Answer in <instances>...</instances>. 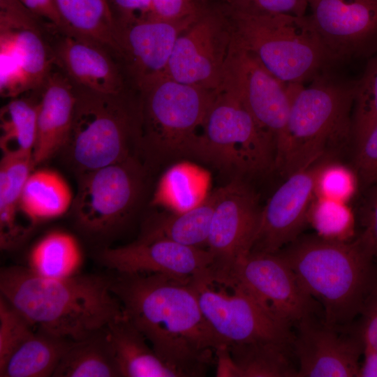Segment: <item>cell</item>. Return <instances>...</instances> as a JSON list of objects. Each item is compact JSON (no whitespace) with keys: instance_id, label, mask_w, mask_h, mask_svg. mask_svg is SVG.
Listing matches in <instances>:
<instances>
[{"instance_id":"obj_9","label":"cell","mask_w":377,"mask_h":377,"mask_svg":"<svg viewBox=\"0 0 377 377\" xmlns=\"http://www.w3.org/2000/svg\"><path fill=\"white\" fill-rule=\"evenodd\" d=\"M55 66L42 22L19 0H0V94L40 89Z\"/></svg>"},{"instance_id":"obj_10","label":"cell","mask_w":377,"mask_h":377,"mask_svg":"<svg viewBox=\"0 0 377 377\" xmlns=\"http://www.w3.org/2000/svg\"><path fill=\"white\" fill-rule=\"evenodd\" d=\"M202 313L226 346L258 342L293 343L291 325L280 319L237 283L191 280Z\"/></svg>"},{"instance_id":"obj_30","label":"cell","mask_w":377,"mask_h":377,"mask_svg":"<svg viewBox=\"0 0 377 377\" xmlns=\"http://www.w3.org/2000/svg\"><path fill=\"white\" fill-rule=\"evenodd\" d=\"M236 377H297L293 343L258 342L227 346Z\"/></svg>"},{"instance_id":"obj_19","label":"cell","mask_w":377,"mask_h":377,"mask_svg":"<svg viewBox=\"0 0 377 377\" xmlns=\"http://www.w3.org/2000/svg\"><path fill=\"white\" fill-rule=\"evenodd\" d=\"M296 325L293 348L297 377H357L364 351L360 331L340 332L341 327L318 323L313 316Z\"/></svg>"},{"instance_id":"obj_11","label":"cell","mask_w":377,"mask_h":377,"mask_svg":"<svg viewBox=\"0 0 377 377\" xmlns=\"http://www.w3.org/2000/svg\"><path fill=\"white\" fill-rule=\"evenodd\" d=\"M143 179V166L135 155L80 174L73 204L77 225L95 236L119 230L136 207Z\"/></svg>"},{"instance_id":"obj_16","label":"cell","mask_w":377,"mask_h":377,"mask_svg":"<svg viewBox=\"0 0 377 377\" xmlns=\"http://www.w3.org/2000/svg\"><path fill=\"white\" fill-rule=\"evenodd\" d=\"M332 64L377 51V0H307Z\"/></svg>"},{"instance_id":"obj_24","label":"cell","mask_w":377,"mask_h":377,"mask_svg":"<svg viewBox=\"0 0 377 377\" xmlns=\"http://www.w3.org/2000/svg\"><path fill=\"white\" fill-rule=\"evenodd\" d=\"M216 198L215 190L199 204L186 211L151 216L145 223L138 239L167 240L206 249Z\"/></svg>"},{"instance_id":"obj_15","label":"cell","mask_w":377,"mask_h":377,"mask_svg":"<svg viewBox=\"0 0 377 377\" xmlns=\"http://www.w3.org/2000/svg\"><path fill=\"white\" fill-rule=\"evenodd\" d=\"M232 283L241 286L291 325L313 316L316 308V300L277 252H250L237 265Z\"/></svg>"},{"instance_id":"obj_17","label":"cell","mask_w":377,"mask_h":377,"mask_svg":"<svg viewBox=\"0 0 377 377\" xmlns=\"http://www.w3.org/2000/svg\"><path fill=\"white\" fill-rule=\"evenodd\" d=\"M200 13L178 21L149 17L115 20V59L123 63V72L127 73L138 90L165 74L178 36Z\"/></svg>"},{"instance_id":"obj_43","label":"cell","mask_w":377,"mask_h":377,"mask_svg":"<svg viewBox=\"0 0 377 377\" xmlns=\"http://www.w3.org/2000/svg\"><path fill=\"white\" fill-rule=\"evenodd\" d=\"M42 22L62 27L54 0H19Z\"/></svg>"},{"instance_id":"obj_32","label":"cell","mask_w":377,"mask_h":377,"mask_svg":"<svg viewBox=\"0 0 377 377\" xmlns=\"http://www.w3.org/2000/svg\"><path fill=\"white\" fill-rule=\"evenodd\" d=\"M38 101L11 98L0 110V147L2 154L33 156L36 138Z\"/></svg>"},{"instance_id":"obj_26","label":"cell","mask_w":377,"mask_h":377,"mask_svg":"<svg viewBox=\"0 0 377 377\" xmlns=\"http://www.w3.org/2000/svg\"><path fill=\"white\" fill-rule=\"evenodd\" d=\"M74 201L66 179L49 168L32 170L24 185L20 212L33 225L59 218L66 214Z\"/></svg>"},{"instance_id":"obj_7","label":"cell","mask_w":377,"mask_h":377,"mask_svg":"<svg viewBox=\"0 0 377 377\" xmlns=\"http://www.w3.org/2000/svg\"><path fill=\"white\" fill-rule=\"evenodd\" d=\"M75 92L71 128L64 149L77 171L82 174L135 156L137 102H129L124 93L105 94L77 85Z\"/></svg>"},{"instance_id":"obj_20","label":"cell","mask_w":377,"mask_h":377,"mask_svg":"<svg viewBox=\"0 0 377 377\" xmlns=\"http://www.w3.org/2000/svg\"><path fill=\"white\" fill-rule=\"evenodd\" d=\"M325 160L286 177L262 208L250 252L275 253L300 236L316 196V175Z\"/></svg>"},{"instance_id":"obj_23","label":"cell","mask_w":377,"mask_h":377,"mask_svg":"<svg viewBox=\"0 0 377 377\" xmlns=\"http://www.w3.org/2000/svg\"><path fill=\"white\" fill-rule=\"evenodd\" d=\"M105 330L120 376L179 377L157 356L144 335L124 313Z\"/></svg>"},{"instance_id":"obj_37","label":"cell","mask_w":377,"mask_h":377,"mask_svg":"<svg viewBox=\"0 0 377 377\" xmlns=\"http://www.w3.org/2000/svg\"><path fill=\"white\" fill-rule=\"evenodd\" d=\"M231 9L254 13L304 16L307 0H230Z\"/></svg>"},{"instance_id":"obj_4","label":"cell","mask_w":377,"mask_h":377,"mask_svg":"<svg viewBox=\"0 0 377 377\" xmlns=\"http://www.w3.org/2000/svg\"><path fill=\"white\" fill-rule=\"evenodd\" d=\"M354 84L318 76L306 88L287 85L291 104L274 163L283 177L325 158L353 138Z\"/></svg>"},{"instance_id":"obj_8","label":"cell","mask_w":377,"mask_h":377,"mask_svg":"<svg viewBox=\"0 0 377 377\" xmlns=\"http://www.w3.org/2000/svg\"><path fill=\"white\" fill-rule=\"evenodd\" d=\"M275 147L240 100L219 89L209 107L191 156L234 175L274 169Z\"/></svg>"},{"instance_id":"obj_3","label":"cell","mask_w":377,"mask_h":377,"mask_svg":"<svg viewBox=\"0 0 377 377\" xmlns=\"http://www.w3.org/2000/svg\"><path fill=\"white\" fill-rule=\"evenodd\" d=\"M323 307L327 325L346 327L361 313L376 278L374 257L357 238L339 242L300 236L276 251Z\"/></svg>"},{"instance_id":"obj_31","label":"cell","mask_w":377,"mask_h":377,"mask_svg":"<svg viewBox=\"0 0 377 377\" xmlns=\"http://www.w3.org/2000/svg\"><path fill=\"white\" fill-rule=\"evenodd\" d=\"M105 329L85 339L73 341L53 376H120Z\"/></svg>"},{"instance_id":"obj_35","label":"cell","mask_w":377,"mask_h":377,"mask_svg":"<svg viewBox=\"0 0 377 377\" xmlns=\"http://www.w3.org/2000/svg\"><path fill=\"white\" fill-rule=\"evenodd\" d=\"M34 327L3 296L0 297V368L34 333Z\"/></svg>"},{"instance_id":"obj_27","label":"cell","mask_w":377,"mask_h":377,"mask_svg":"<svg viewBox=\"0 0 377 377\" xmlns=\"http://www.w3.org/2000/svg\"><path fill=\"white\" fill-rule=\"evenodd\" d=\"M73 341L38 330L0 368L1 377L53 376Z\"/></svg>"},{"instance_id":"obj_36","label":"cell","mask_w":377,"mask_h":377,"mask_svg":"<svg viewBox=\"0 0 377 377\" xmlns=\"http://www.w3.org/2000/svg\"><path fill=\"white\" fill-rule=\"evenodd\" d=\"M357 177L347 166L325 160L316 178V196L347 202L357 189Z\"/></svg>"},{"instance_id":"obj_5","label":"cell","mask_w":377,"mask_h":377,"mask_svg":"<svg viewBox=\"0 0 377 377\" xmlns=\"http://www.w3.org/2000/svg\"><path fill=\"white\" fill-rule=\"evenodd\" d=\"M229 21L234 38L286 85L313 80L332 64L309 15L230 8Z\"/></svg>"},{"instance_id":"obj_29","label":"cell","mask_w":377,"mask_h":377,"mask_svg":"<svg viewBox=\"0 0 377 377\" xmlns=\"http://www.w3.org/2000/svg\"><path fill=\"white\" fill-rule=\"evenodd\" d=\"M54 3L63 27L101 43L114 57L116 20L108 0H54Z\"/></svg>"},{"instance_id":"obj_1","label":"cell","mask_w":377,"mask_h":377,"mask_svg":"<svg viewBox=\"0 0 377 377\" xmlns=\"http://www.w3.org/2000/svg\"><path fill=\"white\" fill-rule=\"evenodd\" d=\"M111 288L125 316L179 377L202 376L226 347L201 310L191 281L161 274H118Z\"/></svg>"},{"instance_id":"obj_21","label":"cell","mask_w":377,"mask_h":377,"mask_svg":"<svg viewBox=\"0 0 377 377\" xmlns=\"http://www.w3.org/2000/svg\"><path fill=\"white\" fill-rule=\"evenodd\" d=\"M98 257L118 274H161L183 281L207 275L211 262L205 249L167 240L137 239L126 246L105 248Z\"/></svg>"},{"instance_id":"obj_14","label":"cell","mask_w":377,"mask_h":377,"mask_svg":"<svg viewBox=\"0 0 377 377\" xmlns=\"http://www.w3.org/2000/svg\"><path fill=\"white\" fill-rule=\"evenodd\" d=\"M232 38L229 19L201 12L178 36L165 75L181 83L218 90Z\"/></svg>"},{"instance_id":"obj_44","label":"cell","mask_w":377,"mask_h":377,"mask_svg":"<svg viewBox=\"0 0 377 377\" xmlns=\"http://www.w3.org/2000/svg\"><path fill=\"white\" fill-rule=\"evenodd\" d=\"M364 360L357 377H377V353L364 346Z\"/></svg>"},{"instance_id":"obj_13","label":"cell","mask_w":377,"mask_h":377,"mask_svg":"<svg viewBox=\"0 0 377 377\" xmlns=\"http://www.w3.org/2000/svg\"><path fill=\"white\" fill-rule=\"evenodd\" d=\"M219 89L235 95L276 150L287 122L291 104L288 86L269 73L258 59L233 37Z\"/></svg>"},{"instance_id":"obj_6","label":"cell","mask_w":377,"mask_h":377,"mask_svg":"<svg viewBox=\"0 0 377 377\" xmlns=\"http://www.w3.org/2000/svg\"><path fill=\"white\" fill-rule=\"evenodd\" d=\"M138 91L137 151L152 162L190 156L216 90L163 74Z\"/></svg>"},{"instance_id":"obj_18","label":"cell","mask_w":377,"mask_h":377,"mask_svg":"<svg viewBox=\"0 0 377 377\" xmlns=\"http://www.w3.org/2000/svg\"><path fill=\"white\" fill-rule=\"evenodd\" d=\"M55 66L74 84L105 94L124 93L121 68L101 43L65 27L43 23Z\"/></svg>"},{"instance_id":"obj_33","label":"cell","mask_w":377,"mask_h":377,"mask_svg":"<svg viewBox=\"0 0 377 377\" xmlns=\"http://www.w3.org/2000/svg\"><path fill=\"white\" fill-rule=\"evenodd\" d=\"M307 223L317 235L327 239L348 242L354 235V216L345 202L316 195L308 212Z\"/></svg>"},{"instance_id":"obj_40","label":"cell","mask_w":377,"mask_h":377,"mask_svg":"<svg viewBox=\"0 0 377 377\" xmlns=\"http://www.w3.org/2000/svg\"><path fill=\"white\" fill-rule=\"evenodd\" d=\"M360 329L364 346L377 353V276L367 297L361 312Z\"/></svg>"},{"instance_id":"obj_28","label":"cell","mask_w":377,"mask_h":377,"mask_svg":"<svg viewBox=\"0 0 377 377\" xmlns=\"http://www.w3.org/2000/svg\"><path fill=\"white\" fill-rule=\"evenodd\" d=\"M83 253L77 238L64 230H54L43 235L31 247L28 268L50 279H66L78 274Z\"/></svg>"},{"instance_id":"obj_12","label":"cell","mask_w":377,"mask_h":377,"mask_svg":"<svg viewBox=\"0 0 377 377\" xmlns=\"http://www.w3.org/2000/svg\"><path fill=\"white\" fill-rule=\"evenodd\" d=\"M216 193L206 247L211 257L207 279L228 285L251 250L262 208L255 193L239 177L232 178Z\"/></svg>"},{"instance_id":"obj_42","label":"cell","mask_w":377,"mask_h":377,"mask_svg":"<svg viewBox=\"0 0 377 377\" xmlns=\"http://www.w3.org/2000/svg\"><path fill=\"white\" fill-rule=\"evenodd\" d=\"M119 12L117 20H128L148 17L152 0H110Z\"/></svg>"},{"instance_id":"obj_22","label":"cell","mask_w":377,"mask_h":377,"mask_svg":"<svg viewBox=\"0 0 377 377\" xmlns=\"http://www.w3.org/2000/svg\"><path fill=\"white\" fill-rule=\"evenodd\" d=\"M53 70L40 89L36 138L33 151L35 166L64 149L73 121L75 85L59 68Z\"/></svg>"},{"instance_id":"obj_34","label":"cell","mask_w":377,"mask_h":377,"mask_svg":"<svg viewBox=\"0 0 377 377\" xmlns=\"http://www.w3.org/2000/svg\"><path fill=\"white\" fill-rule=\"evenodd\" d=\"M353 138L357 145L377 124V54L354 84Z\"/></svg>"},{"instance_id":"obj_2","label":"cell","mask_w":377,"mask_h":377,"mask_svg":"<svg viewBox=\"0 0 377 377\" xmlns=\"http://www.w3.org/2000/svg\"><path fill=\"white\" fill-rule=\"evenodd\" d=\"M0 290L35 327L77 341L105 329L124 315L111 281L97 276H38L28 267L1 269Z\"/></svg>"},{"instance_id":"obj_41","label":"cell","mask_w":377,"mask_h":377,"mask_svg":"<svg viewBox=\"0 0 377 377\" xmlns=\"http://www.w3.org/2000/svg\"><path fill=\"white\" fill-rule=\"evenodd\" d=\"M376 188L365 211L364 229L358 237L374 258L377 257V187Z\"/></svg>"},{"instance_id":"obj_39","label":"cell","mask_w":377,"mask_h":377,"mask_svg":"<svg viewBox=\"0 0 377 377\" xmlns=\"http://www.w3.org/2000/svg\"><path fill=\"white\" fill-rule=\"evenodd\" d=\"M201 11L193 0H152L148 17L165 20L178 21L198 15Z\"/></svg>"},{"instance_id":"obj_38","label":"cell","mask_w":377,"mask_h":377,"mask_svg":"<svg viewBox=\"0 0 377 377\" xmlns=\"http://www.w3.org/2000/svg\"><path fill=\"white\" fill-rule=\"evenodd\" d=\"M355 163L365 183H377V124L356 145Z\"/></svg>"},{"instance_id":"obj_25","label":"cell","mask_w":377,"mask_h":377,"mask_svg":"<svg viewBox=\"0 0 377 377\" xmlns=\"http://www.w3.org/2000/svg\"><path fill=\"white\" fill-rule=\"evenodd\" d=\"M35 167L33 156L2 154L0 161V244L3 249L17 246L28 230L18 222L21 193Z\"/></svg>"}]
</instances>
